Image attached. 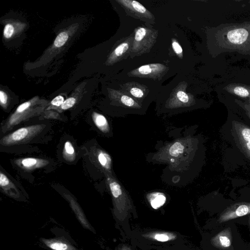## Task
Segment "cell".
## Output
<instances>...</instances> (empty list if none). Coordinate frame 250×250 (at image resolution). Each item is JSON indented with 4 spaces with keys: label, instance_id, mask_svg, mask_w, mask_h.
I'll return each instance as SVG.
<instances>
[{
    "label": "cell",
    "instance_id": "52a82bcc",
    "mask_svg": "<svg viewBox=\"0 0 250 250\" xmlns=\"http://www.w3.org/2000/svg\"><path fill=\"white\" fill-rule=\"evenodd\" d=\"M234 136L238 146L250 159V127L240 122H233Z\"/></svg>",
    "mask_w": 250,
    "mask_h": 250
},
{
    "label": "cell",
    "instance_id": "f1b7e54d",
    "mask_svg": "<svg viewBox=\"0 0 250 250\" xmlns=\"http://www.w3.org/2000/svg\"><path fill=\"white\" fill-rule=\"evenodd\" d=\"M7 96L6 94L3 91H0V101L1 105L4 106L7 102Z\"/></svg>",
    "mask_w": 250,
    "mask_h": 250
},
{
    "label": "cell",
    "instance_id": "4316f807",
    "mask_svg": "<svg viewBox=\"0 0 250 250\" xmlns=\"http://www.w3.org/2000/svg\"><path fill=\"white\" fill-rule=\"evenodd\" d=\"M64 102L62 96L59 95L54 98L51 101V104L56 107L61 106Z\"/></svg>",
    "mask_w": 250,
    "mask_h": 250
},
{
    "label": "cell",
    "instance_id": "6da1fadb",
    "mask_svg": "<svg viewBox=\"0 0 250 250\" xmlns=\"http://www.w3.org/2000/svg\"><path fill=\"white\" fill-rule=\"evenodd\" d=\"M216 83L215 90L219 97L250 104V70L231 68L217 79Z\"/></svg>",
    "mask_w": 250,
    "mask_h": 250
},
{
    "label": "cell",
    "instance_id": "e0dca14e",
    "mask_svg": "<svg viewBox=\"0 0 250 250\" xmlns=\"http://www.w3.org/2000/svg\"><path fill=\"white\" fill-rule=\"evenodd\" d=\"M147 199L150 206L154 209L162 207L166 201L165 195L162 192H154L147 195Z\"/></svg>",
    "mask_w": 250,
    "mask_h": 250
},
{
    "label": "cell",
    "instance_id": "8fae6325",
    "mask_svg": "<svg viewBox=\"0 0 250 250\" xmlns=\"http://www.w3.org/2000/svg\"><path fill=\"white\" fill-rule=\"evenodd\" d=\"M15 164L26 171H31L46 166L49 162L43 159L27 157L16 159Z\"/></svg>",
    "mask_w": 250,
    "mask_h": 250
},
{
    "label": "cell",
    "instance_id": "ffe728a7",
    "mask_svg": "<svg viewBox=\"0 0 250 250\" xmlns=\"http://www.w3.org/2000/svg\"><path fill=\"white\" fill-rule=\"evenodd\" d=\"M68 38V34L65 32L60 33L56 38L54 44L57 47H60L64 44Z\"/></svg>",
    "mask_w": 250,
    "mask_h": 250
},
{
    "label": "cell",
    "instance_id": "603a6c76",
    "mask_svg": "<svg viewBox=\"0 0 250 250\" xmlns=\"http://www.w3.org/2000/svg\"><path fill=\"white\" fill-rule=\"evenodd\" d=\"M234 102L242 108L247 116L250 118V104L247 102H242L238 100H234Z\"/></svg>",
    "mask_w": 250,
    "mask_h": 250
},
{
    "label": "cell",
    "instance_id": "2e32d148",
    "mask_svg": "<svg viewBox=\"0 0 250 250\" xmlns=\"http://www.w3.org/2000/svg\"><path fill=\"white\" fill-rule=\"evenodd\" d=\"M249 213H250V203L241 204L235 210L229 211L225 214L221 219L222 221H225L236 217L242 216Z\"/></svg>",
    "mask_w": 250,
    "mask_h": 250
},
{
    "label": "cell",
    "instance_id": "d6986e66",
    "mask_svg": "<svg viewBox=\"0 0 250 250\" xmlns=\"http://www.w3.org/2000/svg\"><path fill=\"white\" fill-rule=\"evenodd\" d=\"M62 156L63 159L68 162H73L76 158L75 148L69 141H66L64 144Z\"/></svg>",
    "mask_w": 250,
    "mask_h": 250
},
{
    "label": "cell",
    "instance_id": "277c9868",
    "mask_svg": "<svg viewBox=\"0 0 250 250\" xmlns=\"http://www.w3.org/2000/svg\"><path fill=\"white\" fill-rule=\"evenodd\" d=\"M34 104L32 101H28L20 104L15 111L2 124L1 132L5 133L21 123L40 114L43 110V107H35Z\"/></svg>",
    "mask_w": 250,
    "mask_h": 250
},
{
    "label": "cell",
    "instance_id": "5bb4252c",
    "mask_svg": "<svg viewBox=\"0 0 250 250\" xmlns=\"http://www.w3.org/2000/svg\"><path fill=\"white\" fill-rule=\"evenodd\" d=\"M146 239L161 242H166L174 240L177 238V234L167 231H155L143 234Z\"/></svg>",
    "mask_w": 250,
    "mask_h": 250
},
{
    "label": "cell",
    "instance_id": "d4e9b609",
    "mask_svg": "<svg viewBox=\"0 0 250 250\" xmlns=\"http://www.w3.org/2000/svg\"><path fill=\"white\" fill-rule=\"evenodd\" d=\"M76 103V99L73 97H70L64 101L61 108L62 110H66L72 107Z\"/></svg>",
    "mask_w": 250,
    "mask_h": 250
},
{
    "label": "cell",
    "instance_id": "9c48e42d",
    "mask_svg": "<svg viewBox=\"0 0 250 250\" xmlns=\"http://www.w3.org/2000/svg\"><path fill=\"white\" fill-rule=\"evenodd\" d=\"M167 67L160 63H152L141 66L131 72V75L140 77L158 78L162 76Z\"/></svg>",
    "mask_w": 250,
    "mask_h": 250
},
{
    "label": "cell",
    "instance_id": "ba28073f",
    "mask_svg": "<svg viewBox=\"0 0 250 250\" xmlns=\"http://www.w3.org/2000/svg\"><path fill=\"white\" fill-rule=\"evenodd\" d=\"M118 1L124 7L126 13L131 16L147 21L154 19L152 14L137 1L122 0Z\"/></svg>",
    "mask_w": 250,
    "mask_h": 250
},
{
    "label": "cell",
    "instance_id": "9a60e30c",
    "mask_svg": "<svg viewBox=\"0 0 250 250\" xmlns=\"http://www.w3.org/2000/svg\"><path fill=\"white\" fill-rule=\"evenodd\" d=\"M93 121L97 128L104 134L110 131V127L107 119L102 114L94 112L92 115Z\"/></svg>",
    "mask_w": 250,
    "mask_h": 250
},
{
    "label": "cell",
    "instance_id": "7a4b0ae2",
    "mask_svg": "<svg viewBox=\"0 0 250 250\" xmlns=\"http://www.w3.org/2000/svg\"><path fill=\"white\" fill-rule=\"evenodd\" d=\"M217 27L218 44L223 42L226 52L247 50L250 43V20L240 23H226Z\"/></svg>",
    "mask_w": 250,
    "mask_h": 250
},
{
    "label": "cell",
    "instance_id": "484cf974",
    "mask_svg": "<svg viewBox=\"0 0 250 250\" xmlns=\"http://www.w3.org/2000/svg\"><path fill=\"white\" fill-rule=\"evenodd\" d=\"M172 48L175 53L182 57L183 50L179 43L175 40H173L172 43Z\"/></svg>",
    "mask_w": 250,
    "mask_h": 250
},
{
    "label": "cell",
    "instance_id": "4fadbf2b",
    "mask_svg": "<svg viewBox=\"0 0 250 250\" xmlns=\"http://www.w3.org/2000/svg\"><path fill=\"white\" fill-rule=\"evenodd\" d=\"M0 187L8 196L14 198H19L20 192L17 187L2 171L0 172Z\"/></svg>",
    "mask_w": 250,
    "mask_h": 250
},
{
    "label": "cell",
    "instance_id": "cb8c5ba5",
    "mask_svg": "<svg viewBox=\"0 0 250 250\" xmlns=\"http://www.w3.org/2000/svg\"><path fill=\"white\" fill-rule=\"evenodd\" d=\"M14 32L13 26L10 23L5 25L3 30V36L5 38L9 39L12 37Z\"/></svg>",
    "mask_w": 250,
    "mask_h": 250
},
{
    "label": "cell",
    "instance_id": "7c38bea8",
    "mask_svg": "<svg viewBox=\"0 0 250 250\" xmlns=\"http://www.w3.org/2000/svg\"><path fill=\"white\" fill-rule=\"evenodd\" d=\"M41 242L52 250H78L68 240L62 237L40 239Z\"/></svg>",
    "mask_w": 250,
    "mask_h": 250
},
{
    "label": "cell",
    "instance_id": "30bf717a",
    "mask_svg": "<svg viewBox=\"0 0 250 250\" xmlns=\"http://www.w3.org/2000/svg\"><path fill=\"white\" fill-rule=\"evenodd\" d=\"M94 162L105 174H111L112 160L110 156L104 150L96 148L92 152Z\"/></svg>",
    "mask_w": 250,
    "mask_h": 250
},
{
    "label": "cell",
    "instance_id": "3957f363",
    "mask_svg": "<svg viewBox=\"0 0 250 250\" xmlns=\"http://www.w3.org/2000/svg\"><path fill=\"white\" fill-rule=\"evenodd\" d=\"M105 175L112 196L113 214L118 221L123 222L132 209L131 200L123 186L111 174Z\"/></svg>",
    "mask_w": 250,
    "mask_h": 250
},
{
    "label": "cell",
    "instance_id": "44dd1931",
    "mask_svg": "<svg viewBox=\"0 0 250 250\" xmlns=\"http://www.w3.org/2000/svg\"><path fill=\"white\" fill-rule=\"evenodd\" d=\"M177 98L178 101L184 104H189V98L187 94L184 91H178L176 94Z\"/></svg>",
    "mask_w": 250,
    "mask_h": 250
},
{
    "label": "cell",
    "instance_id": "7402d4cb",
    "mask_svg": "<svg viewBox=\"0 0 250 250\" xmlns=\"http://www.w3.org/2000/svg\"><path fill=\"white\" fill-rule=\"evenodd\" d=\"M129 93L132 96L137 99H142L144 96L143 91L137 87H133L130 88Z\"/></svg>",
    "mask_w": 250,
    "mask_h": 250
},
{
    "label": "cell",
    "instance_id": "83f0119b",
    "mask_svg": "<svg viewBox=\"0 0 250 250\" xmlns=\"http://www.w3.org/2000/svg\"><path fill=\"white\" fill-rule=\"evenodd\" d=\"M219 240L221 245L225 247H228L230 245V241L226 236H220L219 237Z\"/></svg>",
    "mask_w": 250,
    "mask_h": 250
},
{
    "label": "cell",
    "instance_id": "8992f818",
    "mask_svg": "<svg viewBox=\"0 0 250 250\" xmlns=\"http://www.w3.org/2000/svg\"><path fill=\"white\" fill-rule=\"evenodd\" d=\"M157 32L145 27H139L136 31L131 48L133 56L140 55L150 50L154 44Z\"/></svg>",
    "mask_w": 250,
    "mask_h": 250
},
{
    "label": "cell",
    "instance_id": "ac0fdd59",
    "mask_svg": "<svg viewBox=\"0 0 250 250\" xmlns=\"http://www.w3.org/2000/svg\"><path fill=\"white\" fill-rule=\"evenodd\" d=\"M131 43L129 40L126 41L119 44L114 50L111 56V59L112 61L119 60L127 54L130 48Z\"/></svg>",
    "mask_w": 250,
    "mask_h": 250
},
{
    "label": "cell",
    "instance_id": "5b68a950",
    "mask_svg": "<svg viewBox=\"0 0 250 250\" xmlns=\"http://www.w3.org/2000/svg\"><path fill=\"white\" fill-rule=\"evenodd\" d=\"M45 126L43 124H37L18 128L2 137L0 145L10 146L28 142L39 135Z\"/></svg>",
    "mask_w": 250,
    "mask_h": 250
},
{
    "label": "cell",
    "instance_id": "f546056e",
    "mask_svg": "<svg viewBox=\"0 0 250 250\" xmlns=\"http://www.w3.org/2000/svg\"><path fill=\"white\" fill-rule=\"evenodd\" d=\"M116 250H132V249L126 245H123Z\"/></svg>",
    "mask_w": 250,
    "mask_h": 250
}]
</instances>
